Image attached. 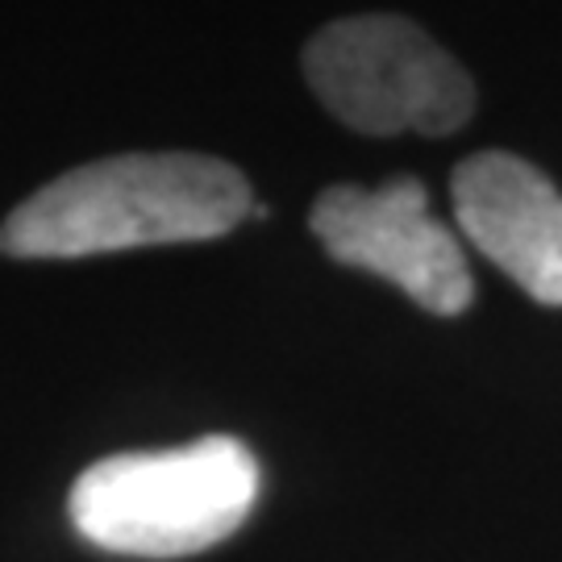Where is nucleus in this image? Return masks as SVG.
<instances>
[{"label": "nucleus", "instance_id": "1", "mask_svg": "<svg viewBox=\"0 0 562 562\" xmlns=\"http://www.w3.org/2000/svg\"><path fill=\"white\" fill-rule=\"evenodd\" d=\"M255 209L238 167L209 155H113L21 201L0 225L13 259H88L134 246L222 238Z\"/></svg>", "mask_w": 562, "mask_h": 562}, {"label": "nucleus", "instance_id": "2", "mask_svg": "<svg viewBox=\"0 0 562 562\" xmlns=\"http://www.w3.org/2000/svg\"><path fill=\"white\" fill-rule=\"evenodd\" d=\"M259 501V462L238 438L92 462L71 487V525L113 554L183 559L238 533Z\"/></svg>", "mask_w": 562, "mask_h": 562}, {"label": "nucleus", "instance_id": "3", "mask_svg": "<svg viewBox=\"0 0 562 562\" xmlns=\"http://www.w3.org/2000/svg\"><path fill=\"white\" fill-rule=\"evenodd\" d=\"M317 101L359 134H454L475 113V83L422 25L367 13L329 21L304 46Z\"/></svg>", "mask_w": 562, "mask_h": 562}, {"label": "nucleus", "instance_id": "4", "mask_svg": "<svg viewBox=\"0 0 562 562\" xmlns=\"http://www.w3.org/2000/svg\"><path fill=\"white\" fill-rule=\"evenodd\" d=\"M308 229L329 259L396 283L425 313L459 317L475 301L459 238L429 213L425 183L413 176H396L380 188H325L308 213Z\"/></svg>", "mask_w": 562, "mask_h": 562}, {"label": "nucleus", "instance_id": "5", "mask_svg": "<svg viewBox=\"0 0 562 562\" xmlns=\"http://www.w3.org/2000/svg\"><path fill=\"white\" fill-rule=\"evenodd\" d=\"M462 238L492 259L525 296L562 304V192L533 162L480 150L450 176Z\"/></svg>", "mask_w": 562, "mask_h": 562}]
</instances>
